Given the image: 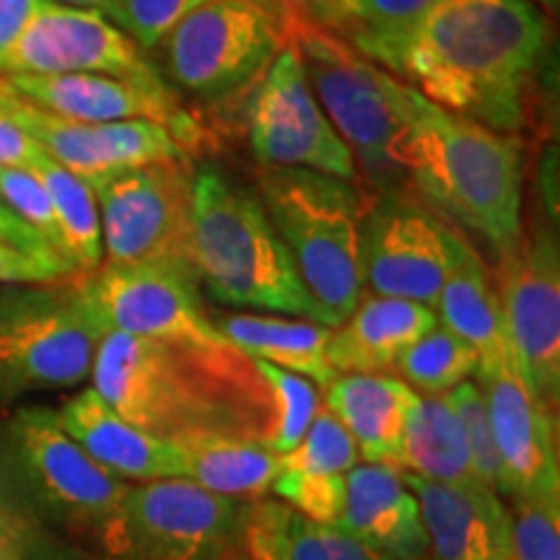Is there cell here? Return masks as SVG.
Instances as JSON below:
<instances>
[{"instance_id":"681fc988","label":"cell","mask_w":560,"mask_h":560,"mask_svg":"<svg viewBox=\"0 0 560 560\" xmlns=\"http://www.w3.org/2000/svg\"><path fill=\"white\" fill-rule=\"evenodd\" d=\"M327 3H330V0H312V5H310V13H312V19L317 16L319 11H325V9H327Z\"/></svg>"},{"instance_id":"44dd1931","label":"cell","mask_w":560,"mask_h":560,"mask_svg":"<svg viewBox=\"0 0 560 560\" xmlns=\"http://www.w3.org/2000/svg\"><path fill=\"white\" fill-rule=\"evenodd\" d=\"M55 416L62 431L115 478L125 482L185 478L179 446L174 441L151 436L132 425L94 389L70 397Z\"/></svg>"},{"instance_id":"4fadbf2b","label":"cell","mask_w":560,"mask_h":560,"mask_svg":"<svg viewBox=\"0 0 560 560\" xmlns=\"http://www.w3.org/2000/svg\"><path fill=\"white\" fill-rule=\"evenodd\" d=\"M91 190L100 206L102 265L190 262L192 172L185 161L115 174Z\"/></svg>"},{"instance_id":"8fae6325","label":"cell","mask_w":560,"mask_h":560,"mask_svg":"<svg viewBox=\"0 0 560 560\" xmlns=\"http://www.w3.org/2000/svg\"><path fill=\"white\" fill-rule=\"evenodd\" d=\"M283 0H210L166 34L172 79L202 100H221L268 70L289 45Z\"/></svg>"},{"instance_id":"2e32d148","label":"cell","mask_w":560,"mask_h":560,"mask_svg":"<svg viewBox=\"0 0 560 560\" xmlns=\"http://www.w3.org/2000/svg\"><path fill=\"white\" fill-rule=\"evenodd\" d=\"M102 73L164 89L156 68L120 26L100 11L42 0L5 60V75Z\"/></svg>"},{"instance_id":"83f0119b","label":"cell","mask_w":560,"mask_h":560,"mask_svg":"<svg viewBox=\"0 0 560 560\" xmlns=\"http://www.w3.org/2000/svg\"><path fill=\"white\" fill-rule=\"evenodd\" d=\"M395 467L433 482L478 480L465 433L446 395H418Z\"/></svg>"},{"instance_id":"7402d4cb","label":"cell","mask_w":560,"mask_h":560,"mask_svg":"<svg viewBox=\"0 0 560 560\" xmlns=\"http://www.w3.org/2000/svg\"><path fill=\"white\" fill-rule=\"evenodd\" d=\"M270 493L306 522L335 527L346 501L348 472L361 462L359 446L330 410H319L296 450L280 457Z\"/></svg>"},{"instance_id":"6da1fadb","label":"cell","mask_w":560,"mask_h":560,"mask_svg":"<svg viewBox=\"0 0 560 560\" xmlns=\"http://www.w3.org/2000/svg\"><path fill=\"white\" fill-rule=\"evenodd\" d=\"M545 42L548 24L529 0H436L361 55L441 109L511 136L527 120Z\"/></svg>"},{"instance_id":"ee69618b","label":"cell","mask_w":560,"mask_h":560,"mask_svg":"<svg viewBox=\"0 0 560 560\" xmlns=\"http://www.w3.org/2000/svg\"><path fill=\"white\" fill-rule=\"evenodd\" d=\"M0 560H26L21 542V516L0 495Z\"/></svg>"},{"instance_id":"d4e9b609","label":"cell","mask_w":560,"mask_h":560,"mask_svg":"<svg viewBox=\"0 0 560 560\" xmlns=\"http://www.w3.org/2000/svg\"><path fill=\"white\" fill-rule=\"evenodd\" d=\"M436 317L441 325L475 348L480 359L478 374L493 371L506 361H516L499 293L488 276L486 262L470 244H465L459 262L454 265L439 293Z\"/></svg>"},{"instance_id":"e0dca14e","label":"cell","mask_w":560,"mask_h":560,"mask_svg":"<svg viewBox=\"0 0 560 560\" xmlns=\"http://www.w3.org/2000/svg\"><path fill=\"white\" fill-rule=\"evenodd\" d=\"M493 425L506 499L558 495L560 462L550 408L524 380L520 363L506 361L478 374Z\"/></svg>"},{"instance_id":"7bdbcfd3","label":"cell","mask_w":560,"mask_h":560,"mask_svg":"<svg viewBox=\"0 0 560 560\" xmlns=\"http://www.w3.org/2000/svg\"><path fill=\"white\" fill-rule=\"evenodd\" d=\"M39 3L42 0H0V75H5V60L30 26Z\"/></svg>"},{"instance_id":"ffe728a7","label":"cell","mask_w":560,"mask_h":560,"mask_svg":"<svg viewBox=\"0 0 560 560\" xmlns=\"http://www.w3.org/2000/svg\"><path fill=\"white\" fill-rule=\"evenodd\" d=\"M335 527L387 560H425L418 499L395 465L359 462L348 472Z\"/></svg>"},{"instance_id":"836d02e7","label":"cell","mask_w":560,"mask_h":560,"mask_svg":"<svg viewBox=\"0 0 560 560\" xmlns=\"http://www.w3.org/2000/svg\"><path fill=\"white\" fill-rule=\"evenodd\" d=\"M454 412H457L462 433H465L467 452H470L472 472L480 482H486L488 488H493L495 493H506L503 486V470L499 450H495L493 439V425H490V412L482 389L475 382H462L457 387L446 392Z\"/></svg>"},{"instance_id":"52a82bcc","label":"cell","mask_w":560,"mask_h":560,"mask_svg":"<svg viewBox=\"0 0 560 560\" xmlns=\"http://www.w3.org/2000/svg\"><path fill=\"white\" fill-rule=\"evenodd\" d=\"M252 506L185 478L130 482L96 535L102 560H231Z\"/></svg>"},{"instance_id":"8d00e7d4","label":"cell","mask_w":560,"mask_h":560,"mask_svg":"<svg viewBox=\"0 0 560 560\" xmlns=\"http://www.w3.org/2000/svg\"><path fill=\"white\" fill-rule=\"evenodd\" d=\"M0 200H3L21 221L30 223V226L37 231L42 240L50 244L60 257L68 260L50 195H47L37 172L21 170V166H0Z\"/></svg>"},{"instance_id":"e575fe53","label":"cell","mask_w":560,"mask_h":560,"mask_svg":"<svg viewBox=\"0 0 560 560\" xmlns=\"http://www.w3.org/2000/svg\"><path fill=\"white\" fill-rule=\"evenodd\" d=\"M280 545L285 560H387L342 529L306 522L289 506L280 514Z\"/></svg>"},{"instance_id":"f1b7e54d","label":"cell","mask_w":560,"mask_h":560,"mask_svg":"<svg viewBox=\"0 0 560 560\" xmlns=\"http://www.w3.org/2000/svg\"><path fill=\"white\" fill-rule=\"evenodd\" d=\"M34 172L50 195L68 260L79 272H94L104 262L100 206L94 190L89 182L75 177L50 156L42 159Z\"/></svg>"},{"instance_id":"1f68e13d","label":"cell","mask_w":560,"mask_h":560,"mask_svg":"<svg viewBox=\"0 0 560 560\" xmlns=\"http://www.w3.org/2000/svg\"><path fill=\"white\" fill-rule=\"evenodd\" d=\"M249 361L270 397V425L265 431L262 444L283 457V454L296 450L310 431L312 420L317 418L319 387L304 376L272 366V363Z\"/></svg>"},{"instance_id":"60d3db41","label":"cell","mask_w":560,"mask_h":560,"mask_svg":"<svg viewBox=\"0 0 560 560\" xmlns=\"http://www.w3.org/2000/svg\"><path fill=\"white\" fill-rule=\"evenodd\" d=\"M42 159H47V153L37 140L11 117H0V166L34 170Z\"/></svg>"},{"instance_id":"7c38bea8","label":"cell","mask_w":560,"mask_h":560,"mask_svg":"<svg viewBox=\"0 0 560 560\" xmlns=\"http://www.w3.org/2000/svg\"><path fill=\"white\" fill-rule=\"evenodd\" d=\"M465 244V236L425 202L402 190H384L363 213V285L376 296L418 301L436 312L439 293Z\"/></svg>"},{"instance_id":"8992f818","label":"cell","mask_w":560,"mask_h":560,"mask_svg":"<svg viewBox=\"0 0 560 560\" xmlns=\"http://www.w3.org/2000/svg\"><path fill=\"white\" fill-rule=\"evenodd\" d=\"M306 81L322 112L353 153L355 170L376 190H400L405 172V122L387 91V73L350 47L346 39L310 16L291 26Z\"/></svg>"},{"instance_id":"bcb514c9","label":"cell","mask_w":560,"mask_h":560,"mask_svg":"<svg viewBox=\"0 0 560 560\" xmlns=\"http://www.w3.org/2000/svg\"><path fill=\"white\" fill-rule=\"evenodd\" d=\"M52 3L73 5V9H91V11H100V13H104V16H107L115 0H52Z\"/></svg>"},{"instance_id":"7a4b0ae2","label":"cell","mask_w":560,"mask_h":560,"mask_svg":"<svg viewBox=\"0 0 560 560\" xmlns=\"http://www.w3.org/2000/svg\"><path fill=\"white\" fill-rule=\"evenodd\" d=\"M240 350L202 353L107 330L91 366V389L151 436L179 441L208 433L262 439L268 412L242 408L234 392L262 387Z\"/></svg>"},{"instance_id":"5b68a950","label":"cell","mask_w":560,"mask_h":560,"mask_svg":"<svg viewBox=\"0 0 560 560\" xmlns=\"http://www.w3.org/2000/svg\"><path fill=\"white\" fill-rule=\"evenodd\" d=\"M262 208L291 252L306 291L338 327L363 299V198L355 182L312 170H265Z\"/></svg>"},{"instance_id":"3957f363","label":"cell","mask_w":560,"mask_h":560,"mask_svg":"<svg viewBox=\"0 0 560 560\" xmlns=\"http://www.w3.org/2000/svg\"><path fill=\"white\" fill-rule=\"evenodd\" d=\"M387 91L405 122V172L416 192L506 255L522 236V145L441 109L389 73Z\"/></svg>"},{"instance_id":"ac0fdd59","label":"cell","mask_w":560,"mask_h":560,"mask_svg":"<svg viewBox=\"0 0 560 560\" xmlns=\"http://www.w3.org/2000/svg\"><path fill=\"white\" fill-rule=\"evenodd\" d=\"M402 478L420 506L425 560H509V509L493 488L480 480Z\"/></svg>"},{"instance_id":"d6a6232c","label":"cell","mask_w":560,"mask_h":560,"mask_svg":"<svg viewBox=\"0 0 560 560\" xmlns=\"http://www.w3.org/2000/svg\"><path fill=\"white\" fill-rule=\"evenodd\" d=\"M509 560H560V493L511 499Z\"/></svg>"},{"instance_id":"603a6c76","label":"cell","mask_w":560,"mask_h":560,"mask_svg":"<svg viewBox=\"0 0 560 560\" xmlns=\"http://www.w3.org/2000/svg\"><path fill=\"white\" fill-rule=\"evenodd\" d=\"M436 312L418 301L363 296L332 327L327 359L338 374H392L395 363L418 338L436 327Z\"/></svg>"},{"instance_id":"ab89813d","label":"cell","mask_w":560,"mask_h":560,"mask_svg":"<svg viewBox=\"0 0 560 560\" xmlns=\"http://www.w3.org/2000/svg\"><path fill=\"white\" fill-rule=\"evenodd\" d=\"M21 542H24L26 560H102L79 548V545H70L50 535V532L42 529L37 522H30L26 516H21Z\"/></svg>"},{"instance_id":"b9f144b4","label":"cell","mask_w":560,"mask_h":560,"mask_svg":"<svg viewBox=\"0 0 560 560\" xmlns=\"http://www.w3.org/2000/svg\"><path fill=\"white\" fill-rule=\"evenodd\" d=\"M0 244H9V247L26 252V255L42 257V260L68 262L66 257H60L58 252L50 247V244L42 240V236L30 226V223L21 221L3 200H0ZM70 268H73V265H70Z\"/></svg>"},{"instance_id":"484cf974","label":"cell","mask_w":560,"mask_h":560,"mask_svg":"<svg viewBox=\"0 0 560 560\" xmlns=\"http://www.w3.org/2000/svg\"><path fill=\"white\" fill-rule=\"evenodd\" d=\"M226 340L247 359L304 376L325 389L338 371L327 359L332 327L301 317H270V314H226L215 322Z\"/></svg>"},{"instance_id":"7dc6e473","label":"cell","mask_w":560,"mask_h":560,"mask_svg":"<svg viewBox=\"0 0 560 560\" xmlns=\"http://www.w3.org/2000/svg\"><path fill=\"white\" fill-rule=\"evenodd\" d=\"M283 3H285V9L293 13V16H306V13H310L312 0H283Z\"/></svg>"},{"instance_id":"cb8c5ba5","label":"cell","mask_w":560,"mask_h":560,"mask_svg":"<svg viewBox=\"0 0 560 560\" xmlns=\"http://www.w3.org/2000/svg\"><path fill=\"white\" fill-rule=\"evenodd\" d=\"M418 392L392 374H338L325 387L327 410L346 425L363 462L395 465Z\"/></svg>"},{"instance_id":"d6986e66","label":"cell","mask_w":560,"mask_h":560,"mask_svg":"<svg viewBox=\"0 0 560 560\" xmlns=\"http://www.w3.org/2000/svg\"><path fill=\"white\" fill-rule=\"evenodd\" d=\"M9 81L24 102L73 122L156 120L174 125L179 120V107L170 86H143L102 73H16L9 75Z\"/></svg>"},{"instance_id":"277c9868","label":"cell","mask_w":560,"mask_h":560,"mask_svg":"<svg viewBox=\"0 0 560 560\" xmlns=\"http://www.w3.org/2000/svg\"><path fill=\"white\" fill-rule=\"evenodd\" d=\"M190 262L200 283L221 304L330 327L262 202L215 170L192 174Z\"/></svg>"},{"instance_id":"9c48e42d","label":"cell","mask_w":560,"mask_h":560,"mask_svg":"<svg viewBox=\"0 0 560 560\" xmlns=\"http://www.w3.org/2000/svg\"><path fill=\"white\" fill-rule=\"evenodd\" d=\"M3 467L37 520L94 540L130 486L96 465L47 408H24L9 420Z\"/></svg>"},{"instance_id":"f6af8a7d","label":"cell","mask_w":560,"mask_h":560,"mask_svg":"<svg viewBox=\"0 0 560 560\" xmlns=\"http://www.w3.org/2000/svg\"><path fill=\"white\" fill-rule=\"evenodd\" d=\"M21 104H24V96L13 89L9 75H0V117H11Z\"/></svg>"},{"instance_id":"9a60e30c","label":"cell","mask_w":560,"mask_h":560,"mask_svg":"<svg viewBox=\"0 0 560 560\" xmlns=\"http://www.w3.org/2000/svg\"><path fill=\"white\" fill-rule=\"evenodd\" d=\"M249 145L265 170L291 166L359 179L353 153L322 112L291 42L265 70L249 107Z\"/></svg>"},{"instance_id":"ba28073f","label":"cell","mask_w":560,"mask_h":560,"mask_svg":"<svg viewBox=\"0 0 560 560\" xmlns=\"http://www.w3.org/2000/svg\"><path fill=\"white\" fill-rule=\"evenodd\" d=\"M104 332L79 276L0 285V400L89 380Z\"/></svg>"},{"instance_id":"4dcf8cb0","label":"cell","mask_w":560,"mask_h":560,"mask_svg":"<svg viewBox=\"0 0 560 560\" xmlns=\"http://www.w3.org/2000/svg\"><path fill=\"white\" fill-rule=\"evenodd\" d=\"M436 0H330L314 21L363 52L376 42L408 30Z\"/></svg>"},{"instance_id":"d590c367","label":"cell","mask_w":560,"mask_h":560,"mask_svg":"<svg viewBox=\"0 0 560 560\" xmlns=\"http://www.w3.org/2000/svg\"><path fill=\"white\" fill-rule=\"evenodd\" d=\"M210 0H115L107 19L143 50L164 45L166 34Z\"/></svg>"},{"instance_id":"4316f807","label":"cell","mask_w":560,"mask_h":560,"mask_svg":"<svg viewBox=\"0 0 560 560\" xmlns=\"http://www.w3.org/2000/svg\"><path fill=\"white\" fill-rule=\"evenodd\" d=\"M179 446L185 480L234 501H257L268 495L280 475V454L257 436L208 433L174 441Z\"/></svg>"},{"instance_id":"74e56055","label":"cell","mask_w":560,"mask_h":560,"mask_svg":"<svg viewBox=\"0 0 560 560\" xmlns=\"http://www.w3.org/2000/svg\"><path fill=\"white\" fill-rule=\"evenodd\" d=\"M79 276V270L60 260H42L9 244H0V285L11 283H58Z\"/></svg>"},{"instance_id":"c3c4849f","label":"cell","mask_w":560,"mask_h":560,"mask_svg":"<svg viewBox=\"0 0 560 560\" xmlns=\"http://www.w3.org/2000/svg\"><path fill=\"white\" fill-rule=\"evenodd\" d=\"M535 3L540 5L545 13H550V16H556L558 9H560V0H535Z\"/></svg>"},{"instance_id":"30bf717a","label":"cell","mask_w":560,"mask_h":560,"mask_svg":"<svg viewBox=\"0 0 560 560\" xmlns=\"http://www.w3.org/2000/svg\"><path fill=\"white\" fill-rule=\"evenodd\" d=\"M198 285V272L182 260L100 265L94 272H79L81 296L104 330L202 353H231L236 348L208 317Z\"/></svg>"},{"instance_id":"5bb4252c","label":"cell","mask_w":560,"mask_h":560,"mask_svg":"<svg viewBox=\"0 0 560 560\" xmlns=\"http://www.w3.org/2000/svg\"><path fill=\"white\" fill-rule=\"evenodd\" d=\"M503 319L524 380L556 410L560 400V249L550 229H537L495 268Z\"/></svg>"},{"instance_id":"f546056e","label":"cell","mask_w":560,"mask_h":560,"mask_svg":"<svg viewBox=\"0 0 560 560\" xmlns=\"http://www.w3.org/2000/svg\"><path fill=\"white\" fill-rule=\"evenodd\" d=\"M480 359L472 346L457 338L450 327L436 322L397 359L395 371L418 395H446V392L478 374Z\"/></svg>"},{"instance_id":"f35d334b","label":"cell","mask_w":560,"mask_h":560,"mask_svg":"<svg viewBox=\"0 0 560 560\" xmlns=\"http://www.w3.org/2000/svg\"><path fill=\"white\" fill-rule=\"evenodd\" d=\"M280 503H260L252 506L247 527V556L249 560H285L280 545Z\"/></svg>"}]
</instances>
